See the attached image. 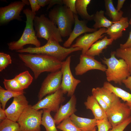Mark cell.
Returning <instances> with one entry per match:
<instances>
[{
    "mask_svg": "<svg viewBox=\"0 0 131 131\" xmlns=\"http://www.w3.org/2000/svg\"><path fill=\"white\" fill-rule=\"evenodd\" d=\"M18 55L25 65L33 71L35 79L43 72H55L61 67L62 61L47 55L20 53Z\"/></svg>",
    "mask_w": 131,
    "mask_h": 131,
    "instance_id": "obj_1",
    "label": "cell"
},
{
    "mask_svg": "<svg viewBox=\"0 0 131 131\" xmlns=\"http://www.w3.org/2000/svg\"><path fill=\"white\" fill-rule=\"evenodd\" d=\"M82 50V49L78 47H71L69 48H65L61 46L59 43L55 40L51 39L47 41V43L42 46L28 47L16 51L20 53H27L31 54L45 55L63 61L71 53Z\"/></svg>",
    "mask_w": 131,
    "mask_h": 131,
    "instance_id": "obj_2",
    "label": "cell"
},
{
    "mask_svg": "<svg viewBox=\"0 0 131 131\" xmlns=\"http://www.w3.org/2000/svg\"><path fill=\"white\" fill-rule=\"evenodd\" d=\"M115 54V51H112L110 57H104L102 61L107 67L105 72L107 81L113 82L121 85L123 81L131 75L125 61L122 59L117 58Z\"/></svg>",
    "mask_w": 131,
    "mask_h": 131,
    "instance_id": "obj_3",
    "label": "cell"
},
{
    "mask_svg": "<svg viewBox=\"0 0 131 131\" xmlns=\"http://www.w3.org/2000/svg\"><path fill=\"white\" fill-rule=\"evenodd\" d=\"M49 17L59 29L62 37L69 36L74 23V14L66 6L57 5L49 12Z\"/></svg>",
    "mask_w": 131,
    "mask_h": 131,
    "instance_id": "obj_4",
    "label": "cell"
},
{
    "mask_svg": "<svg viewBox=\"0 0 131 131\" xmlns=\"http://www.w3.org/2000/svg\"><path fill=\"white\" fill-rule=\"evenodd\" d=\"M26 17L25 27L20 38L17 41L11 42L7 44L9 49L11 50H18L24 49L25 45L31 44L36 47L41 46L40 42L37 39L34 29L33 20L36 16V13L27 8L23 11Z\"/></svg>",
    "mask_w": 131,
    "mask_h": 131,
    "instance_id": "obj_5",
    "label": "cell"
},
{
    "mask_svg": "<svg viewBox=\"0 0 131 131\" xmlns=\"http://www.w3.org/2000/svg\"><path fill=\"white\" fill-rule=\"evenodd\" d=\"M33 25L37 37L44 38L47 41L52 39L59 43L63 42L62 37L57 26L44 14L35 16Z\"/></svg>",
    "mask_w": 131,
    "mask_h": 131,
    "instance_id": "obj_6",
    "label": "cell"
},
{
    "mask_svg": "<svg viewBox=\"0 0 131 131\" xmlns=\"http://www.w3.org/2000/svg\"><path fill=\"white\" fill-rule=\"evenodd\" d=\"M42 110H36L29 105L17 120L21 131H41Z\"/></svg>",
    "mask_w": 131,
    "mask_h": 131,
    "instance_id": "obj_7",
    "label": "cell"
},
{
    "mask_svg": "<svg viewBox=\"0 0 131 131\" xmlns=\"http://www.w3.org/2000/svg\"><path fill=\"white\" fill-rule=\"evenodd\" d=\"M107 118L112 127L123 122L131 115V109L118 97L106 112Z\"/></svg>",
    "mask_w": 131,
    "mask_h": 131,
    "instance_id": "obj_8",
    "label": "cell"
},
{
    "mask_svg": "<svg viewBox=\"0 0 131 131\" xmlns=\"http://www.w3.org/2000/svg\"><path fill=\"white\" fill-rule=\"evenodd\" d=\"M71 56H69L62 62L60 70L62 73V78L60 89L64 94H67L68 97L73 95L78 85L81 81L75 78L71 72L70 64Z\"/></svg>",
    "mask_w": 131,
    "mask_h": 131,
    "instance_id": "obj_9",
    "label": "cell"
},
{
    "mask_svg": "<svg viewBox=\"0 0 131 131\" xmlns=\"http://www.w3.org/2000/svg\"><path fill=\"white\" fill-rule=\"evenodd\" d=\"M30 4L29 0H22L11 3L0 8V23L3 24L14 19L21 20V11L26 5Z\"/></svg>",
    "mask_w": 131,
    "mask_h": 131,
    "instance_id": "obj_10",
    "label": "cell"
},
{
    "mask_svg": "<svg viewBox=\"0 0 131 131\" xmlns=\"http://www.w3.org/2000/svg\"><path fill=\"white\" fill-rule=\"evenodd\" d=\"M62 78L60 70L49 74L42 83L38 96L39 100L47 95L53 93L60 89Z\"/></svg>",
    "mask_w": 131,
    "mask_h": 131,
    "instance_id": "obj_11",
    "label": "cell"
},
{
    "mask_svg": "<svg viewBox=\"0 0 131 131\" xmlns=\"http://www.w3.org/2000/svg\"><path fill=\"white\" fill-rule=\"evenodd\" d=\"M64 94L60 89L55 93L48 95L32 106V108L37 110L46 109L56 112L60 105L64 102L65 98Z\"/></svg>",
    "mask_w": 131,
    "mask_h": 131,
    "instance_id": "obj_12",
    "label": "cell"
},
{
    "mask_svg": "<svg viewBox=\"0 0 131 131\" xmlns=\"http://www.w3.org/2000/svg\"><path fill=\"white\" fill-rule=\"evenodd\" d=\"M79 59V63L75 68L76 75H82L91 70H97L105 72L106 70V66L95 59L94 57L82 54Z\"/></svg>",
    "mask_w": 131,
    "mask_h": 131,
    "instance_id": "obj_13",
    "label": "cell"
},
{
    "mask_svg": "<svg viewBox=\"0 0 131 131\" xmlns=\"http://www.w3.org/2000/svg\"><path fill=\"white\" fill-rule=\"evenodd\" d=\"M106 28H102L90 33H85L77 38L75 43L71 46L82 49V54H85L92 45L98 40L103 38L106 33Z\"/></svg>",
    "mask_w": 131,
    "mask_h": 131,
    "instance_id": "obj_14",
    "label": "cell"
},
{
    "mask_svg": "<svg viewBox=\"0 0 131 131\" xmlns=\"http://www.w3.org/2000/svg\"><path fill=\"white\" fill-rule=\"evenodd\" d=\"M28 105V102L24 94L14 97L11 103L5 110L7 118L16 122Z\"/></svg>",
    "mask_w": 131,
    "mask_h": 131,
    "instance_id": "obj_15",
    "label": "cell"
},
{
    "mask_svg": "<svg viewBox=\"0 0 131 131\" xmlns=\"http://www.w3.org/2000/svg\"><path fill=\"white\" fill-rule=\"evenodd\" d=\"M74 27L69 35L68 38L63 44L66 48L70 47L72 43L75 40L82 34L87 32H93L97 30L88 27L86 25L87 21L80 20L77 14H74Z\"/></svg>",
    "mask_w": 131,
    "mask_h": 131,
    "instance_id": "obj_16",
    "label": "cell"
},
{
    "mask_svg": "<svg viewBox=\"0 0 131 131\" xmlns=\"http://www.w3.org/2000/svg\"><path fill=\"white\" fill-rule=\"evenodd\" d=\"M76 97L74 95L66 103L63 105H61L53 118L56 125H58L64 120L70 117L77 111L76 108Z\"/></svg>",
    "mask_w": 131,
    "mask_h": 131,
    "instance_id": "obj_17",
    "label": "cell"
},
{
    "mask_svg": "<svg viewBox=\"0 0 131 131\" xmlns=\"http://www.w3.org/2000/svg\"><path fill=\"white\" fill-rule=\"evenodd\" d=\"M127 17H123L118 21L115 22L107 29L106 33L114 40H115L123 36V31L129 26V23Z\"/></svg>",
    "mask_w": 131,
    "mask_h": 131,
    "instance_id": "obj_18",
    "label": "cell"
},
{
    "mask_svg": "<svg viewBox=\"0 0 131 131\" xmlns=\"http://www.w3.org/2000/svg\"><path fill=\"white\" fill-rule=\"evenodd\" d=\"M84 105L87 109L91 110L97 120L107 118L106 111L99 104L96 99L92 95H89Z\"/></svg>",
    "mask_w": 131,
    "mask_h": 131,
    "instance_id": "obj_19",
    "label": "cell"
},
{
    "mask_svg": "<svg viewBox=\"0 0 131 131\" xmlns=\"http://www.w3.org/2000/svg\"><path fill=\"white\" fill-rule=\"evenodd\" d=\"M70 118L76 126L82 131H93L96 126L97 120L79 117L74 114Z\"/></svg>",
    "mask_w": 131,
    "mask_h": 131,
    "instance_id": "obj_20",
    "label": "cell"
},
{
    "mask_svg": "<svg viewBox=\"0 0 131 131\" xmlns=\"http://www.w3.org/2000/svg\"><path fill=\"white\" fill-rule=\"evenodd\" d=\"M114 40L105 36L101 40L98 41L93 44L86 53L87 55L94 57L99 56L103 50L111 45Z\"/></svg>",
    "mask_w": 131,
    "mask_h": 131,
    "instance_id": "obj_21",
    "label": "cell"
},
{
    "mask_svg": "<svg viewBox=\"0 0 131 131\" xmlns=\"http://www.w3.org/2000/svg\"><path fill=\"white\" fill-rule=\"evenodd\" d=\"M103 86L109 90L123 100L131 109V93L122 89L115 86L110 82H105Z\"/></svg>",
    "mask_w": 131,
    "mask_h": 131,
    "instance_id": "obj_22",
    "label": "cell"
},
{
    "mask_svg": "<svg viewBox=\"0 0 131 131\" xmlns=\"http://www.w3.org/2000/svg\"><path fill=\"white\" fill-rule=\"evenodd\" d=\"M104 10H101L93 14V20L95 22L93 26L94 28L97 30L102 28L107 29L115 22L107 19L104 16Z\"/></svg>",
    "mask_w": 131,
    "mask_h": 131,
    "instance_id": "obj_23",
    "label": "cell"
},
{
    "mask_svg": "<svg viewBox=\"0 0 131 131\" xmlns=\"http://www.w3.org/2000/svg\"><path fill=\"white\" fill-rule=\"evenodd\" d=\"M91 0H76V8L78 14L84 20L90 21L93 20V14L90 15L87 11V7Z\"/></svg>",
    "mask_w": 131,
    "mask_h": 131,
    "instance_id": "obj_24",
    "label": "cell"
},
{
    "mask_svg": "<svg viewBox=\"0 0 131 131\" xmlns=\"http://www.w3.org/2000/svg\"><path fill=\"white\" fill-rule=\"evenodd\" d=\"M104 2L106 15L113 22L119 21L123 17V12L121 10L119 11L117 10L114 6L112 0H105Z\"/></svg>",
    "mask_w": 131,
    "mask_h": 131,
    "instance_id": "obj_25",
    "label": "cell"
},
{
    "mask_svg": "<svg viewBox=\"0 0 131 131\" xmlns=\"http://www.w3.org/2000/svg\"><path fill=\"white\" fill-rule=\"evenodd\" d=\"M42 109L41 125L44 127L45 131H58L54 120L50 115L51 111L46 109Z\"/></svg>",
    "mask_w": 131,
    "mask_h": 131,
    "instance_id": "obj_26",
    "label": "cell"
},
{
    "mask_svg": "<svg viewBox=\"0 0 131 131\" xmlns=\"http://www.w3.org/2000/svg\"><path fill=\"white\" fill-rule=\"evenodd\" d=\"M24 91L15 92L5 90L1 86H0V101L2 108L4 110L8 101L10 98L24 94Z\"/></svg>",
    "mask_w": 131,
    "mask_h": 131,
    "instance_id": "obj_27",
    "label": "cell"
},
{
    "mask_svg": "<svg viewBox=\"0 0 131 131\" xmlns=\"http://www.w3.org/2000/svg\"><path fill=\"white\" fill-rule=\"evenodd\" d=\"M115 51L116 57L123 59L126 63L131 75V47L123 48H119Z\"/></svg>",
    "mask_w": 131,
    "mask_h": 131,
    "instance_id": "obj_28",
    "label": "cell"
},
{
    "mask_svg": "<svg viewBox=\"0 0 131 131\" xmlns=\"http://www.w3.org/2000/svg\"><path fill=\"white\" fill-rule=\"evenodd\" d=\"M101 97L108 107L118 97L109 90L104 87L96 88Z\"/></svg>",
    "mask_w": 131,
    "mask_h": 131,
    "instance_id": "obj_29",
    "label": "cell"
},
{
    "mask_svg": "<svg viewBox=\"0 0 131 131\" xmlns=\"http://www.w3.org/2000/svg\"><path fill=\"white\" fill-rule=\"evenodd\" d=\"M14 78L18 81L24 89L28 87L33 80V77L27 71L20 73L16 75Z\"/></svg>",
    "mask_w": 131,
    "mask_h": 131,
    "instance_id": "obj_30",
    "label": "cell"
},
{
    "mask_svg": "<svg viewBox=\"0 0 131 131\" xmlns=\"http://www.w3.org/2000/svg\"><path fill=\"white\" fill-rule=\"evenodd\" d=\"M0 131H21L18 123L7 118L0 122Z\"/></svg>",
    "mask_w": 131,
    "mask_h": 131,
    "instance_id": "obj_31",
    "label": "cell"
},
{
    "mask_svg": "<svg viewBox=\"0 0 131 131\" xmlns=\"http://www.w3.org/2000/svg\"><path fill=\"white\" fill-rule=\"evenodd\" d=\"M56 127L57 129L62 131H82L76 126L70 117L64 120Z\"/></svg>",
    "mask_w": 131,
    "mask_h": 131,
    "instance_id": "obj_32",
    "label": "cell"
},
{
    "mask_svg": "<svg viewBox=\"0 0 131 131\" xmlns=\"http://www.w3.org/2000/svg\"><path fill=\"white\" fill-rule=\"evenodd\" d=\"M3 82L6 90L15 92L24 91V88L14 78L11 79H4Z\"/></svg>",
    "mask_w": 131,
    "mask_h": 131,
    "instance_id": "obj_33",
    "label": "cell"
},
{
    "mask_svg": "<svg viewBox=\"0 0 131 131\" xmlns=\"http://www.w3.org/2000/svg\"><path fill=\"white\" fill-rule=\"evenodd\" d=\"M12 60L9 55L3 52L0 53V72H2L12 63Z\"/></svg>",
    "mask_w": 131,
    "mask_h": 131,
    "instance_id": "obj_34",
    "label": "cell"
},
{
    "mask_svg": "<svg viewBox=\"0 0 131 131\" xmlns=\"http://www.w3.org/2000/svg\"><path fill=\"white\" fill-rule=\"evenodd\" d=\"M96 126L98 131H109L112 127L107 118L97 120Z\"/></svg>",
    "mask_w": 131,
    "mask_h": 131,
    "instance_id": "obj_35",
    "label": "cell"
},
{
    "mask_svg": "<svg viewBox=\"0 0 131 131\" xmlns=\"http://www.w3.org/2000/svg\"><path fill=\"white\" fill-rule=\"evenodd\" d=\"M91 93L92 95L96 99L100 105L106 112L108 107L101 97L96 88L92 89Z\"/></svg>",
    "mask_w": 131,
    "mask_h": 131,
    "instance_id": "obj_36",
    "label": "cell"
},
{
    "mask_svg": "<svg viewBox=\"0 0 131 131\" xmlns=\"http://www.w3.org/2000/svg\"><path fill=\"white\" fill-rule=\"evenodd\" d=\"M131 123V115L122 123L112 127L109 131H123L126 127Z\"/></svg>",
    "mask_w": 131,
    "mask_h": 131,
    "instance_id": "obj_37",
    "label": "cell"
},
{
    "mask_svg": "<svg viewBox=\"0 0 131 131\" xmlns=\"http://www.w3.org/2000/svg\"><path fill=\"white\" fill-rule=\"evenodd\" d=\"M76 0H62L63 4L68 7L74 14H77L76 8Z\"/></svg>",
    "mask_w": 131,
    "mask_h": 131,
    "instance_id": "obj_38",
    "label": "cell"
},
{
    "mask_svg": "<svg viewBox=\"0 0 131 131\" xmlns=\"http://www.w3.org/2000/svg\"><path fill=\"white\" fill-rule=\"evenodd\" d=\"M30 5L31 11L33 13H36L41 8V7L38 3L37 0H29Z\"/></svg>",
    "mask_w": 131,
    "mask_h": 131,
    "instance_id": "obj_39",
    "label": "cell"
},
{
    "mask_svg": "<svg viewBox=\"0 0 131 131\" xmlns=\"http://www.w3.org/2000/svg\"><path fill=\"white\" fill-rule=\"evenodd\" d=\"M131 47V30L130 32L129 37L126 42L123 44H121L120 48H122Z\"/></svg>",
    "mask_w": 131,
    "mask_h": 131,
    "instance_id": "obj_40",
    "label": "cell"
},
{
    "mask_svg": "<svg viewBox=\"0 0 131 131\" xmlns=\"http://www.w3.org/2000/svg\"><path fill=\"white\" fill-rule=\"evenodd\" d=\"M63 4V3L62 0H50L49 3L47 7V10H48L54 5Z\"/></svg>",
    "mask_w": 131,
    "mask_h": 131,
    "instance_id": "obj_41",
    "label": "cell"
},
{
    "mask_svg": "<svg viewBox=\"0 0 131 131\" xmlns=\"http://www.w3.org/2000/svg\"><path fill=\"white\" fill-rule=\"evenodd\" d=\"M126 87L131 92V75L123 80L122 82Z\"/></svg>",
    "mask_w": 131,
    "mask_h": 131,
    "instance_id": "obj_42",
    "label": "cell"
},
{
    "mask_svg": "<svg viewBox=\"0 0 131 131\" xmlns=\"http://www.w3.org/2000/svg\"><path fill=\"white\" fill-rule=\"evenodd\" d=\"M50 0H37V1L41 7H44L47 5H48L49 3Z\"/></svg>",
    "mask_w": 131,
    "mask_h": 131,
    "instance_id": "obj_43",
    "label": "cell"
},
{
    "mask_svg": "<svg viewBox=\"0 0 131 131\" xmlns=\"http://www.w3.org/2000/svg\"><path fill=\"white\" fill-rule=\"evenodd\" d=\"M7 117L5 110L0 107V121L1 122L5 119L7 118Z\"/></svg>",
    "mask_w": 131,
    "mask_h": 131,
    "instance_id": "obj_44",
    "label": "cell"
},
{
    "mask_svg": "<svg viewBox=\"0 0 131 131\" xmlns=\"http://www.w3.org/2000/svg\"><path fill=\"white\" fill-rule=\"evenodd\" d=\"M125 1V0H117L116 9L118 11H119L121 10V9L122 8Z\"/></svg>",
    "mask_w": 131,
    "mask_h": 131,
    "instance_id": "obj_45",
    "label": "cell"
},
{
    "mask_svg": "<svg viewBox=\"0 0 131 131\" xmlns=\"http://www.w3.org/2000/svg\"><path fill=\"white\" fill-rule=\"evenodd\" d=\"M129 24L131 25V17L130 20L129 21Z\"/></svg>",
    "mask_w": 131,
    "mask_h": 131,
    "instance_id": "obj_46",
    "label": "cell"
},
{
    "mask_svg": "<svg viewBox=\"0 0 131 131\" xmlns=\"http://www.w3.org/2000/svg\"><path fill=\"white\" fill-rule=\"evenodd\" d=\"M96 127H95L93 131H96Z\"/></svg>",
    "mask_w": 131,
    "mask_h": 131,
    "instance_id": "obj_47",
    "label": "cell"
},
{
    "mask_svg": "<svg viewBox=\"0 0 131 131\" xmlns=\"http://www.w3.org/2000/svg\"><path fill=\"white\" fill-rule=\"evenodd\" d=\"M130 7L131 8V4H130Z\"/></svg>",
    "mask_w": 131,
    "mask_h": 131,
    "instance_id": "obj_48",
    "label": "cell"
}]
</instances>
